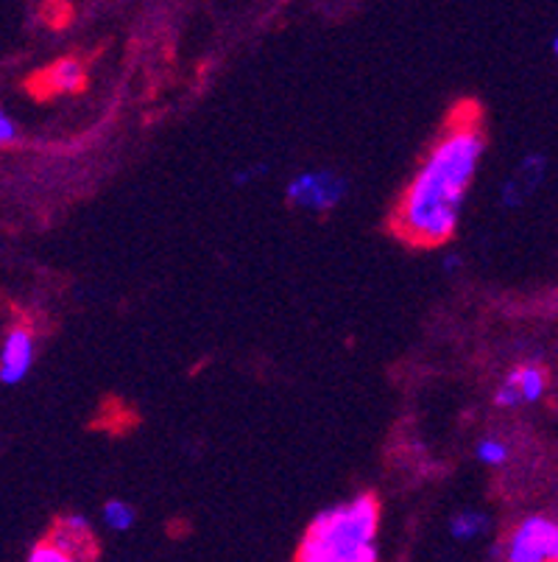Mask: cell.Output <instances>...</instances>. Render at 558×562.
<instances>
[{
    "mask_svg": "<svg viewBox=\"0 0 558 562\" xmlns=\"http://www.w3.org/2000/svg\"><path fill=\"white\" fill-rule=\"evenodd\" d=\"M483 130L475 106L455 112L444 135L402 193L394 233L413 247H442L455 235L483 157Z\"/></svg>",
    "mask_w": 558,
    "mask_h": 562,
    "instance_id": "obj_1",
    "label": "cell"
},
{
    "mask_svg": "<svg viewBox=\"0 0 558 562\" xmlns=\"http://www.w3.org/2000/svg\"><path fill=\"white\" fill-rule=\"evenodd\" d=\"M380 504L372 493L352 498L350 504L316 515L301 538L296 560L301 562H375Z\"/></svg>",
    "mask_w": 558,
    "mask_h": 562,
    "instance_id": "obj_2",
    "label": "cell"
},
{
    "mask_svg": "<svg viewBox=\"0 0 558 562\" xmlns=\"http://www.w3.org/2000/svg\"><path fill=\"white\" fill-rule=\"evenodd\" d=\"M346 196V180L341 173L321 168V171H301L288 182V202L299 211L330 213Z\"/></svg>",
    "mask_w": 558,
    "mask_h": 562,
    "instance_id": "obj_3",
    "label": "cell"
},
{
    "mask_svg": "<svg viewBox=\"0 0 558 562\" xmlns=\"http://www.w3.org/2000/svg\"><path fill=\"white\" fill-rule=\"evenodd\" d=\"M511 562H558V524L550 518H525L509 540Z\"/></svg>",
    "mask_w": 558,
    "mask_h": 562,
    "instance_id": "obj_4",
    "label": "cell"
},
{
    "mask_svg": "<svg viewBox=\"0 0 558 562\" xmlns=\"http://www.w3.org/2000/svg\"><path fill=\"white\" fill-rule=\"evenodd\" d=\"M31 361H34V339H31L29 330L14 328L7 336L3 352H0V381L20 383L29 375Z\"/></svg>",
    "mask_w": 558,
    "mask_h": 562,
    "instance_id": "obj_5",
    "label": "cell"
},
{
    "mask_svg": "<svg viewBox=\"0 0 558 562\" xmlns=\"http://www.w3.org/2000/svg\"><path fill=\"white\" fill-rule=\"evenodd\" d=\"M545 171H547L545 155L525 157L520 166V173H516V180L505 182L503 186V202L509 204V207H520V204H525L528 193H534L536 188L542 186V180H545Z\"/></svg>",
    "mask_w": 558,
    "mask_h": 562,
    "instance_id": "obj_6",
    "label": "cell"
},
{
    "mask_svg": "<svg viewBox=\"0 0 558 562\" xmlns=\"http://www.w3.org/2000/svg\"><path fill=\"white\" fill-rule=\"evenodd\" d=\"M61 549L68 551L70 560H90L95 551L92 549V535H90V524L81 515H68V518H61L56 524V531L50 535Z\"/></svg>",
    "mask_w": 558,
    "mask_h": 562,
    "instance_id": "obj_7",
    "label": "cell"
},
{
    "mask_svg": "<svg viewBox=\"0 0 558 562\" xmlns=\"http://www.w3.org/2000/svg\"><path fill=\"white\" fill-rule=\"evenodd\" d=\"M39 85H45L48 93H76L84 87V70L76 59H61L39 76Z\"/></svg>",
    "mask_w": 558,
    "mask_h": 562,
    "instance_id": "obj_8",
    "label": "cell"
},
{
    "mask_svg": "<svg viewBox=\"0 0 558 562\" xmlns=\"http://www.w3.org/2000/svg\"><path fill=\"white\" fill-rule=\"evenodd\" d=\"M511 381L520 383V392H522V401L525 403H536L542 395H545V386H547V375L539 364H522L516 370L509 372Z\"/></svg>",
    "mask_w": 558,
    "mask_h": 562,
    "instance_id": "obj_9",
    "label": "cell"
},
{
    "mask_svg": "<svg viewBox=\"0 0 558 562\" xmlns=\"http://www.w3.org/2000/svg\"><path fill=\"white\" fill-rule=\"evenodd\" d=\"M486 529H489V518H486L483 513H475V509H467V513L455 515V518L449 520V535H453L455 540H464V543L478 540Z\"/></svg>",
    "mask_w": 558,
    "mask_h": 562,
    "instance_id": "obj_10",
    "label": "cell"
},
{
    "mask_svg": "<svg viewBox=\"0 0 558 562\" xmlns=\"http://www.w3.org/2000/svg\"><path fill=\"white\" fill-rule=\"evenodd\" d=\"M137 520V513L132 504H126V501H110L104 507V524L110 526L112 531H126L132 529Z\"/></svg>",
    "mask_w": 558,
    "mask_h": 562,
    "instance_id": "obj_11",
    "label": "cell"
},
{
    "mask_svg": "<svg viewBox=\"0 0 558 562\" xmlns=\"http://www.w3.org/2000/svg\"><path fill=\"white\" fill-rule=\"evenodd\" d=\"M29 560L31 562H73L70 560L68 551L61 549L54 538H48V540H43V543L34 546L29 554Z\"/></svg>",
    "mask_w": 558,
    "mask_h": 562,
    "instance_id": "obj_12",
    "label": "cell"
},
{
    "mask_svg": "<svg viewBox=\"0 0 558 562\" xmlns=\"http://www.w3.org/2000/svg\"><path fill=\"white\" fill-rule=\"evenodd\" d=\"M475 453H478V459L483 464L498 468V464H503L509 459V446H503L500 439H483V442H478Z\"/></svg>",
    "mask_w": 558,
    "mask_h": 562,
    "instance_id": "obj_13",
    "label": "cell"
},
{
    "mask_svg": "<svg viewBox=\"0 0 558 562\" xmlns=\"http://www.w3.org/2000/svg\"><path fill=\"white\" fill-rule=\"evenodd\" d=\"M494 403H498V406H505V408H514V406H520V403H525V401H522L520 383L511 381V378H505V383H503V386H500V392H498V397H494Z\"/></svg>",
    "mask_w": 558,
    "mask_h": 562,
    "instance_id": "obj_14",
    "label": "cell"
},
{
    "mask_svg": "<svg viewBox=\"0 0 558 562\" xmlns=\"http://www.w3.org/2000/svg\"><path fill=\"white\" fill-rule=\"evenodd\" d=\"M14 137H18V126H14V121L7 115V112H0V146L12 143Z\"/></svg>",
    "mask_w": 558,
    "mask_h": 562,
    "instance_id": "obj_15",
    "label": "cell"
},
{
    "mask_svg": "<svg viewBox=\"0 0 558 562\" xmlns=\"http://www.w3.org/2000/svg\"><path fill=\"white\" fill-rule=\"evenodd\" d=\"M258 173H263V168L254 166L252 171H238V173H235V182H238V186H249V182H252Z\"/></svg>",
    "mask_w": 558,
    "mask_h": 562,
    "instance_id": "obj_16",
    "label": "cell"
},
{
    "mask_svg": "<svg viewBox=\"0 0 558 562\" xmlns=\"http://www.w3.org/2000/svg\"><path fill=\"white\" fill-rule=\"evenodd\" d=\"M460 266H464V260H460L458 255H447V258H444V272L447 274H455Z\"/></svg>",
    "mask_w": 558,
    "mask_h": 562,
    "instance_id": "obj_17",
    "label": "cell"
},
{
    "mask_svg": "<svg viewBox=\"0 0 558 562\" xmlns=\"http://www.w3.org/2000/svg\"><path fill=\"white\" fill-rule=\"evenodd\" d=\"M553 54L558 56V34H556V40H553Z\"/></svg>",
    "mask_w": 558,
    "mask_h": 562,
    "instance_id": "obj_18",
    "label": "cell"
}]
</instances>
